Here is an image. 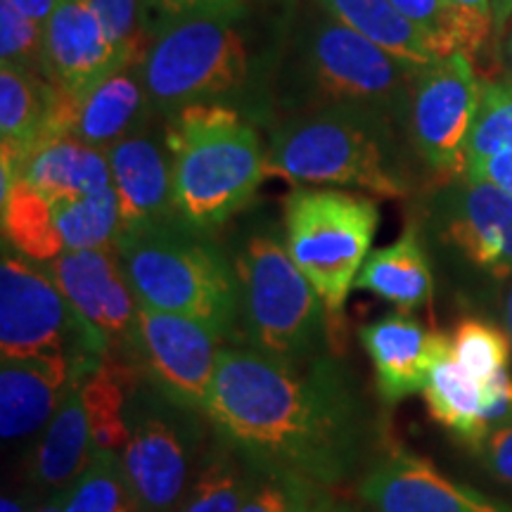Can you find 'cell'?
I'll return each mask as SVG.
<instances>
[{"label": "cell", "mask_w": 512, "mask_h": 512, "mask_svg": "<svg viewBox=\"0 0 512 512\" xmlns=\"http://www.w3.org/2000/svg\"><path fill=\"white\" fill-rule=\"evenodd\" d=\"M223 339L197 320L138 304L128 354L147 384L204 413Z\"/></svg>", "instance_id": "8fae6325"}, {"label": "cell", "mask_w": 512, "mask_h": 512, "mask_svg": "<svg viewBox=\"0 0 512 512\" xmlns=\"http://www.w3.org/2000/svg\"><path fill=\"white\" fill-rule=\"evenodd\" d=\"M98 15L107 36L126 55L143 57L147 0H86Z\"/></svg>", "instance_id": "e575fe53"}, {"label": "cell", "mask_w": 512, "mask_h": 512, "mask_svg": "<svg viewBox=\"0 0 512 512\" xmlns=\"http://www.w3.org/2000/svg\"><path fill=\"white\" fill-rule=\"evenodd\" d=\"M0 349L5 358H69L100 366L110 342L67 302L48 268L5 247L0 264Z\"/></svg>", "instance_id": "ba28073f"}, {"label": "cell", "mask_w": 512, "mask_h": 512, "mask_svg": "<svg viewBox=\"0 0 512 512\" xmlns=\"http://www.w3.org/2000/svg\"><path fill=\"white\" fill-rule=\"evenodd\" d=\"M380 209L375 200L332 188L294 190L285 204V249L328 309L330 354L347 349L344 304L370 256Z\"/></svg>", "instance_id": "8992f818"}, {"label": "cell", "mask_w": 512, "mask_h": 512, "mask_svg": "<svg viewBox=\"0 0 512 512\" xmlns=\"http://www.w3.org/2000/svg\"><path fill=\"white\" fill-rule=\"evenodd\" d=\"M62 512H143L119 451H93L81 475L64 489Z\"/></svg>", "instance_id": "f1b7e54d"}, {"label": "cell", "mask_w": 512, "mask_h": 512, "mask_svg": "<svg viewBox=\"0 0 512 512\" xmlns=\"http://www.w3.org/2000/svg\"><path fill=\"white\" fill-rule=\"evenodd\" d=\"M245 0L207 5L162 22L138 60L152 112L221 102L249 76Z\"/></svg>", "instance_id": "277c9868"}, {"label": "cell", "mask_w": 512, "mask_h": 512, "mask_svg": "<svg viewBox=\"0 0 512 512\" xmlns=\"http://www.w3.org/2000/svg\"><path fill=\"white\" fill-rule=\"evenodd\" d=\"M50 207H53L55 226L64 240V249L110 247L117 240L121 216L114 185L93 195L53 202Z\"/></svg>", "instance_id": "f546056e"}, {"label": "cell", "mask_w": 512, "mask_h": 512, "mask_svg": "<svg viewBox=\"0 0 512 512\" xmlns=\"http://www.w3.org/2000/svg\"><path fill=\"white\" fill-rule=\"evenodd\" d=\"M358 496L370 512H512V503L453 482L403 446L387 448L368 465Z\"/></svg>", "instance_id": "4fadbf2b"}, {"label": "cell", "mask_w": 512, "mask_h": 512, "mask_svg": "<svg viewBox=\"0 0 512 512\" xmlns=\"http://www.w3.org/2000/svg\"><path fill=\"white\" fill-rule=\"evenodd\" d=\"M446 235L472 266L512 278V197L496 185L467 181L448 211Z\"/></svg>", "instance_id": "ac0fdd59"}, {"label": "cell", "mask_w": 512, "mask_h": 512, "mask_svg": "<svg viewBox=\"0 0 512 512\" xmlns=\"http://www.w3.org/2000/svg\"><path fill=\"white\" fill-rule=\"evenodd\" d=\"M83 382L76 384L72 394L64 399L34 451L31 479L43 489H67L81 475L95 451L91 420H88L86 401H83Z\"/></svg>", "instance_id": "603a6c76"}, {"label": "cell", "mask_w": 512, "mask_h": 512, "mask_svg": "<svg viewBox=\"0 0 512 512\" xmlns=\"http://www.w3.org/2000/svg\"><path fill=\"white\" fill-rule=\"evenodd\" d=\"M152 112L138 62L117 72L72 98L67 138L107 152L119 140L143 131V121Z\"/></svg>", "instance_id": "ffe728a7"}, {"label": "cell", "mask_w": 512, "mask_h": 512, "mask_svg": "<svg viewBox=\"0 0 512 512\" xmlns=\"http://www.w3.org/2000/svg\"><path fill=\"white\" fill-rule=\"evenodd\" d=\"M100 366L69 358H5L0 363V437L17 441L48 427L76 384Z\"/></svg>", "instance_id": "e0dca14e"}, {"label": "cell", "mask_w": 512, "mask_h": 512, "mask_svg": "<svg viewBox=\"0 0 512 512\" xmlns=\"http://www.w3.org/2000/svg\"><path fill=\"white\" fill-rule=\"evenodd\" d=\"M238 287V330L249 349L285 363L323 354L328 309L285 245L252 235L233 261Z\"/></svg>", "instance_id": "52a82bcc"}, {"label": "cell", "mask_w": 512, "mask_h": 512, "mask_svg": "<svg viewBox=\"0 0 512 512\" xmlns=\"http://www.w3.org/2000/svg\"><path fill=\"white\" fill-rule=\"evenodd\" d=\"M335 501L328 486L292 472L254 467L252 486L240 512H325Z\"/></svg>", "instance_id": "1f68e13d"}, {"label": "cell", "mask_w": 512, "mask_h": 512, "mask_svg": "<svg viewBox=\"0 0 512 512\" xmlns=\"http://www.w3.org/2000/svg\"><path fill=\"white\" fill-rule=\"evenodd\" d=\"M48 271L74 311L110 342L112 351L128 349L138 299L114 245L64 249L50 261Z\"/></svg>", "instance_id": "5bb4252c"}, {"label": "cell", "mask_w": 512, "mask_h": 512, "mask_svg": "<svg viewBox=\"0 0 512 512\" xmlns=\"http://www.w3.org/2000/svg\"><path fill=\"white\" fill-rule=\"evenodd\" d=\"M0 512H29L27 505H22L17 498L3 496V503H0Z\"/></svg>", "instance_id": "bcb514c9"}, {"label": "cell", "mask_w": 512, "mask_h": 512, "mask_svg": "<svg viewBox=\"0 0 512 512\" xmlns=\"http://www.w3.org/2000/svg\"><path fill=\"white\" fill-rule=\"evenodd\" d=\"M219 3H233V0H147V10H152L157 15V27L166 19L183 15V12L207 8V5H219Z\"/></svg>", "instance_id": "60d3db41"}, {"label": "cell", "mask_w": 512, "mask_h": 512, "mask_svg": "<svg viewBox=\"0 0 512 512\" xmlns=\"http://www.w3.org/2000/svg\"><path fill=\"white\" fill-rule=\"evenodd\" d=\"M164 147L171 157L176 214L204 233L245 209L268 176L256 131L223 102L171 114Z\"/></svg>", "instance_id": "3957f363"}, {"label": "cell", "mask_w": 512, "mask_h": 512, "mask_svg": "<svg viewBox=\"0 0 512 512\" xmlns=\"http://www.w3.org/2000/svg\"><path fill=\"white\" fill-rule=\"evenodd\" d=\"M448 337H451V356L477 380L484 382L496 370L510 366L512 339L489 320H460Z\"/></svg>", "instance_id": "d6a6232c"}, {"label": "cell", "mask_w": 512, "mask_h": 512, "mask_svg": "<svg viewBox=\"0 0 512 512\" xmlns=\"http://www.w3.org/2000/svg\"><path fill=\"white\" fill-rule=\"evenodd\" d=\"M143 375L136 363L112 354L100 363V368L83 382V401H86L88 420L95 451H119L128 439V401Z\"/></svg>", "instance_id": "484cf974"}, {"label": "cell", "mask_w": 512, "mask_h": 512, "mask_svg": "<svg viewBox=\"0 0 512 512\" xmlns=\"http://www.w3.org/2000/svg\"><path fill=\"white\" fill-rule=\"evenodd\" d=\"M43 24L31 22L0 0V62L19 72L41 74Z\"/></svg>", "instance_id": "836d02e7"}, {"label": "cell", "mask_w": 512, "mask_h": 512, "mask_svg": "<svg viewBox=\"0 0 512 512\" xmlns=\"http://www.w3.org/2000/svg\"><path fill=\"white\" fill-rule=\"evenodd\" d=\"M252 477L254 465L228 441L219 439L204 456L176 512H240Z\"/></svg>", "instance_id": "83f0119b"}, {"label": "cell", "mask_w": 512, "mask_h": 512, "mask_svg": "<svg viewBox=\"0 0 512 512\" xmlns=\"http://www.w3.org/2000/svg\"><path fill=\"white\" fill-rule=\"evenodd\" d=\"M316 3L325 15L347 24L356 34L366 36L408 67L425 72L441 62L427 36L396 10L392 0H316Z\"/></svg>", "instance_id": "cb8c5ba5"}, {"label": "cell", "mask_w": 512, "mask_h": 512, "mask_svg": "<svg viewBox=\"0 0 512 512\" xmlns=\"http://www.w3.org/2000/svg\"><path fill=\"white\" fill-rule=\"evenodd\" d=\"M356 287L373 292L403 313L430 306L434 275L418 230L406 228L392 245L370 252L358 273Z\"/></svg>", "instance_id": "7402d4cb"}, {"label": "cell", "mask_w": 512, "mask_h": 512, "mask_svg": "<svg viewBox=\"0 0 512 512\" xmlns=\"http://www.w3.org/2000/svg\"><path fill=\"white\" fill-rule=\"evenodd\" d=\"M422 396L432 418L477 453L489 437L482 420V380L448 354L432 368Z\"/></svg>", "instance_id": "d4e9b609"}, {"label": "cell", "mask_w": 512, "mask_h": 512, "mask_svg": "<svg viewBox=\"0 0 512 512\" xmlns=\"http://www.w3.org/2000/svg\"><path fill=\"white\" fill-rule=\"evenodd\" d=\"M325 512H366V510H361V508H356V505H351V503H342V501H335L330 505L328 510Z\"/></svg>", "instance_id": "7dc6e473"}, {"label": "cell", "mask_w": 512, "mask_h": 512, "mask_svg": "<svg viewBox=\"0 0 512 512\" xmlns=\"http://www.w3.org/2000/svg\"><path fill=\"white\" fill-rule=\"evenodd\" d=\"M5 3H10L19 15H24L27 19H31V22H38L46 27V22L55 12L60 0H5Z\"/></svg>", "instance_id": "b9f144b4"}, {"label": "cell", "mask_w": 512, "mask_h": 512, "mask_svg": "<svg viewBox=\"0 0 512 512\" xmlns=\"http://www.w3.org/2000/svg\"><path fill=\"white\" fill-rule=\"evenodd\" d=\"M392 3L427 36L439 60L458 53V19L446 0H392Z\"/></svg>", "instance_id": "d590c367"}, {"label": "cell", "mask_w": 512, "mask_h": 512, "mask_svg": "<svg viewBox=\"0 0 512 512\" xmlns=\"http://www.w3.org/2000/svg\"><path fill=\"white\" fill-rule=\"evenodd\" d=\"M505 325H508V335L512 339V287L508 292V299H505Z\"/></svg>", "instance_id": "c3c4849f"}, {"label": "cell", "mask_w": 512, "mask_h": 512, "mask_svg": "<svg viewBox=\"0 0 512 512\" xmlns=\"http://www.w3.org/2000/svg\"><path fill=\"white\" fill-rule=\"evenodd\" d=\"M138 304L197 320L223 342L238 335L233 264L181 216L119 228L114 240Z\"/></svg>", "instance_id": "7a4b0ae2"}, {"label": "cell", "mask_w": 512, "mask_h": 512, "mask_svg": "<svg viewBox=\"0 0 512 512\" xmlns=\"http://www.w3.org/2000/svg\"><path fill=\"white\" fill-rule=\"evenodd\" d=\"M458 19V53L472 60L494 31L491 0H446Z\"/></svg>", "instance_id": "8d00e7d4"}, {"label": "cell", "mask_w": 512, "mask_h": 512, "mask_svg": "<svg viewBox=\"0 0 512 512\" xmlns=\"http://www.w3.org/2000/svg\"><path fill=\"white\" fill-rule=\"evenodd\" d=\"M491 17H494V34L503 36L512 19V0H491Z\"/></svg>", "instance_id": "7bdbcfd3"}, {"label": "cell", "mask_w": 512, "mask_h": 512, "mask_svg": "<svg viewBox=\"0 0 512 512\" xmlns=\"http://www.w3.org/2000/svg\"><path fill=\"white\" fill-rule=\"evenodd\" d=\"M482 420L486 434L512 422V375L508 368L496 370L482 382Z\"/></svg>", "instance_id": "74e56055"}, {"label": "cell", "mask_w": 512, "mask_h": 512, "mask_svg": "<svg viewBox=\"0 0 512 512\" xmlns=\"http://www.w3.org/2000/svg\"><path fill=\"white\" fill-rule=\"evenodd\" d=\"M121 228L178 216L169 150L143 133H133L107 150Z\"/></svg>", "instance_id": "d6986e66"}, {"label": "cell", "mask_w": 512, "mask_h": 512, "mask_svg": "<svg viewBox=\"0 0 512 512\" xmlns=\"http://www.w3.org/2000/svg\"><path fill=\"white\" fill-rule=\"evenodd\" d=\"M5 245L38 264H48L64 252V240L55 226L53 207L24 178L12 183L3 202Z\"/></svg>", "instance_id": "4316f807"}, {"label": "cell", "mask_w": 512, "mask_h": 512, "mask_svg": "<svg viewBox=\"0 0 512 512\" xmlns=\"http://www.w3.org/2000/svg\"><path fill=\"white\" fill-rule=\"evenodd\" d=\"M302 62L306 79L325 105L380 114L396 110L413 95L422 74L330 15L316 19L306 31Z\"/></svg>", "instance_id": "30bf717a"}, {"label": "cell", "mask_w": 512, "mask_h": 512, "mask_svg": "<svg viewBox=\"0 0 512 512\" xmlns=\"http://www.w3.org/2000/svg\"><path fill=\"white\" fill-rule=\"evenodd\" d=\"M465 181H486L512 197V150L498 152V155L486 159L477 171L465 176Z\"/></svg>", "instance_id": "ab89813d"}, {"label": "cell", "mask_w": 512, "mask_h": 512, "mask_svg": "<svg viewBox=\"0 0 512 512\" xmlns=\"http://www.w3.org/2000/svg\"><path fill=\"white\" fill-rule=\"evenodd\" d=\"M62 505H64V491H57V494L50 498L38 508L36 512H62Z\"/></svg>", "instance_id": "f6af8a7d"}, {"label": "cell", "mask_w": 512, "mask_h": 512, "mask_svg": "<svg viewBox=\"0 0 512 512\" xmlns=\"http://www.w3.org/2000/svg\"><path fill=\"white\" fill-rule=\"evenodd\" d=\"M136 62L114 46L86 0H60L43 27L41 74L69 98Z\"/></svg>", "instance_id": "9a60e30c"}, {"label": "cell", "mask_w": 512, "mask_h": 512, "mask_svg": "<svg viewBox=\"0 0 512 512\" xmlns=\"http://www.w3.org/2000/svg\"><path fill=\"white\" fill-rule=\"evenodd\" d=\"M384 114L325 105L273 131L268 174L299 185H347L380 197H401L406 185L389 164Z\"/></svg>", "instance_id": "5b68a950"}, {"label": "cell", "mask_w": 512, "mask_h": 512, "mask_svg": "<svg viewBox=\"0 0 512 512\" xmlns=\"http://www.w3.org/2000/svg\"><path fill=\"white\" fill-rule=\"evenodd\" d=\"M512 150V81L482 83L477 117L465 145V174H472L498 152Z\"/></svg>", "instance_id": "4dcf8cb0"}, {"label": "cell", "mask_w": 512, "mask_h": 512, "mask_svg": "<svg viewBox=\"0 0 512 512\" xmlns=\"http://www.w3.org/2000/svg\"><path fill=\"white\" fill-rule=\"evenodd\" d=\"M17 178L34 185L50 204L112 188L107 152L74 138H57L36 147L19 166Z\"/></svg>", "instance_id": "44dd1931"}, {"label": "cell", "mask_w": 512, "mask_h": 512, "mask_svg": "<svg viewBox=\"0 0 512 512\" xmlns=\"http://www.w3.org/2000/svg\"><path fill=\"white\" fill-rule=\"evenodd\" d=\"M482 81L456 53L425 69L411 95V138L420 157L446 176L465 174V145L477 117Z\"/></svg>", "instance_id": "7c38bea8"}, {"label": "cell", "mask_w": 512, "mask_h": 512, "mask_svg": "<svg viewBox=\"0 0 512 512\" xmlns=\"http://www.w3.org/2000/svg\"><path fill=\"white\" fill-rule=\"evenodd\" d=\"M503 62H505V69H508V79L512 81V24H510V29H508V36H505Z\"/></svg>", "instance_id": "ee69618b"}, {"label": "cell", "mask_w": 512, "mask_h": 512, "mask_svg": "<svg viewBox=\"0 0 512 512\" xmlns=\"http://www.w3.org/2000/svg\"><path fill=\"white\" fill-rule=\"evenodd\" d=\"M358 339L373 361L375 387L384 406H396L422 392L432 368L451 354V337L425 330L403 311L363 325Z\"/></svg>", "instance_id": "2e32d148"}, {"label": "cell", "mask_w": 512, "mask_h": 512, "mask_svg": "<svg viewBox=\"0 0 512 512\" xmlns=\"http://www.w3.org/2000/svg\"><path fill=\"white\" fill-rule=\"evenodd\" d=\"M477 456L482 458L486 467L496 482L512 486V422L501 427V430L491 432L482 446H479Z\"/></svg>", "instance_id": "f35d334b"}, {"label": "cell", "mask_w": 512, "mask_h": 512, "mask_svg": "<svg viewBox=\"0 0 512 512\" xmlns=\"http://www.w3.org/2000/svg\"><path fill=\"white\" fill-rule=\"evenodd\" d=\"M204 415L254 467L328 489L363 470L375 437L373 413L337 354L285 363L223 347Z\"/></svg>", "instance_id": "6da1fadb"}, {"label": "cell", "mask_w": 512, "mask_h": 512, "mask_svg": "<svg viewBox=\"0 0 512 512\" xmlns=\"http://www.w3.org/2000/svg\"><path fill=\"white\" fill-rule=\"evenodd\" d=\"M200 411L178 406L145 380L128 401L121 460L143 512H176L200 472Z\"/></svg>", "instance_id": "9c48e42d"}]
</instances>
